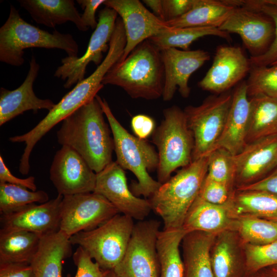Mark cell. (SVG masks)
<instances>
[{"label": "cell", "instance_id": "cell-1", "mask_svg": "<svg viewBox=\"0 0 277 277\" xmlns=\"http://www.w3.org/2000/svg\"><path fill=\"white\" fill-rule=\"evenodd\" d=\"M104 114L95 97L64 119L56 133L58 143L73 149L96 173L112 162L114 150Z\"/></svg>", "mask_w": 277, "mask_h": 277}, {"label": "cell", "instance_id": "cell-2", "mask_svg": "<svg viewBox=\"0 0 277 277\" xmlns=\"http://www.w3.org/2000/svg\"><path fill=\"white\" fill-rule=\"evenodd\" d=\"M164 69L161 50L149 39L137 46L107 72L102 84L118 86L133 98L162 96Z\"/></svg>", "mask_w": 277, "mask_h": 277}, {"label": "cell", "instance_id": "cell-3", "mask_svg": "<svg viewBox=\"0 0 277 277\" xmlns=\"http://www.w3.org/2000/svg\"><path fill=\"white\" fill-rule=\"evenodd\" d=\"M111 129L116 162L124 169L131 171L137 179L131 184V190L136 196L151 197L162 185L154 180L149 172L157 170L158 153L146 140L130 133L118 121L105 98L97 95Z\"/></svg>", "mask_w": 277, "mask_h": 277}, {"label": "cell", "instance_id": "cell-4", "mask_svg": "<svg viewBox=\"0 0 277 277\" xmlns=\"http://www.w3.org/2000/svg\"><path fill=\"white\" fill-rule=\"evenodd\" d=\"M207 166L208 156L192 161L162 184L150 197L152 210L163 221V229L182 227L188 210L199 195Z\"/></svg>", "mask_w": 277, "mask_h": 277}, {"label": "cell", "instance_id": "cell-5", "mask_svg": "<svg viewBox=\"0 0 277 277\" xmlns=\"http://www.w3.org/2000/svg\"><path fill=\"white\" fill-rule=\"evenodd\" d=\"M30 48L59 49L68 56L78 57V46L71 34L57 30L50 33L31 25L11 5L9 16L0 28V61L20 66L25 61L24 50Z\"/></svg>", "mask_w": 277, "mask_h": 277}, {"label": "cell", "instance_id": "cell-6", "mask_svg": "<svg viewBox=\"0 0 277 277\" xmlns=\"http://www.w3.org/2000/svg\"><path fill=\"white\" fill-rule=\"evenodd\" d=\"M163 115L164 119L152 134L158 150L157 177L161 184L167 181L176 169L192 162L194 145L184 110L174 105L165 109Z\"/></svg>", "mask_w": 277, "mask_h": 277}, {"label": "cell", "instance_id": "cell-7", "mask_svg": "<svg viewBox=\"0 0 277 277\" xmlns=\"http://www.w3.org/2000/svg\"><path fill=\"white\" fill-rule=\"evenodd\" d=\"M118 213L96 228L70 237L72 245L83 248L104 271L113 270L123 258L134 224Z\"/></svg>", "mask_w": 277, "mask_h": 277}, {"label": "cell", "instance_id": "cell-8", "mask_svg": "<svg viewBox=\"0 0 277 277\" xmlns=\"http://www.w3.org/2000/svg\"><path fill=\"white\" fill-rule=\"evenodd\" d=\"M232 94L210 96L197 106L184 110L194 138L192 161L208 156L215 149L224 128Z\"/></svg>", "mask_w": 277, "mask_h": 277}, {"label": "cell", "instance_id": "cell-9", "mask_svg": "<svg viewBox=\"0 0 277 277\" xmlns=\"http://www.w3.org/2000/svg\"><path fill=\"white\" fill-rule=\"evenodd\" d=\"M161 223L143 220L134 224L125 255L113 271L118 277H159L156 248Z\"/></svg>", "mask_w": 277, "mask_h": 277}, {"label": "cell", "instance_id": "cell-10", "mask_svg": "<svg viewBox=\"0 0 277 277\" xmlns=\"http://www.w3.org/2000/svg\"><path fill=\"white\" fill-rule=\"evenodd\" d=\"M124 46L116 41L111 42L104 60L88 77L76 84L39 122L41 128L49 132L77 109L89 102L104 87L102 81L109 69L121 58Z\"/></svg>", "mask_w": 277, "mask_h": 277}, {"label": "cell", "instance_id": "cell-11", "mask_svg": "<svg viewBox=\"0 0 277 277\" xmlns=\"http://www.w3.org/2000/svg\"><path fill=\"white\" fill-rule=\"evenodd\" d=\"M118 213L105 197L94 192L63 196L60 230L70 238L96 228Z\"/></svg>", "mask_w": 277, "mask_h": 277}, {"label": "cell", "instance_id": "cell-12", "mask_svg": "<svg viewBox=\"0 0 277 277\" xmlns=\"http://www.w3.org/2000/svg\"><path fill=\"white\" fill-rule=\"evenodd\" d=\"M117 14L113 9L105 7L100 11L98 24L90 38L85 53L80 57H67L62 59L54 76L65 81L66 89L70 88L85 78L87 66L93 62L97 66L102 62L103 53L108 51L114 32Z\"/></svg>", "mask_w": 277, "mask_h": 277}, {"label": "cell", "instance_id": "cell-13", "mask_svg": "<svg viewBox=\"0 0 277 277\" xmlns=\"http://www.w3.org/2000/svg\"><path fill=\"white\" fill-rule=\"evenodd\" d=\"M93 192L105 197L120 213L138 221L144 220L152 210L149 200L135 196L130 190L125 170L115 161L96 173Z\"/></svg>", "mask_w": 277, "mask_h": 277}, {"label": "cell", "instance_id": "cell-14", "mask_svg": "<svg viewBox=\"0 0 277 277\" xmlns=\"http://www.w3.org/2000/svg\"><path fill=\"white\" fill-rule=\"evenodd\" d=\"M50 179L58 194L66 196L93 192L96 173L76 151L64 145L55 154Z\"/></svg>", "mask_w": 277, "mask_h": 277}, {"label": "cell", "instance_id": "cell-15", "mask_svg": "<svg viewBox=\"0 0 277 277\" xmlns=\"http://www.w3.org/2000/svg\"><path fill=\"white\" fill-rule=\"evenodd\" d=\"M219 29L229 34H238L251 56L265 52L272 42L275 33L274 23L268 15L245 6L235 7Z\"/></svg>", "mask_w": 277, "mask_h": 277}, {"label": "cell", "instance_id": "cell-16", "mask_svg": "<svg viewBox=\"0 0 277 277\" xmlns=\"http://www.w3.org/2000/svg\"><path fill=\"white\" fill-rule=\"evenodd\" d=\"M103 4L115 10L123 23L126 43L118 61L125 60L140 44L169 27L138 0H105Z\"/></svg>", "mask_w": 277, "mask_h": 277}, {"label": "cell", "instance_id": "cell-17", "mask_svg": "<svg viewBox=\"0 0 277 277\" xmlns=\"http://www.w3.org/2000/svg\"><path fill=\"white\" fill-rule=\"evenodd\" d=\"M161 53L164 69L163 100H172L176 90L183 97H188L191 90L188 84L190 76L209 60L210 54L203 50L174 48L163 49Z\"/></svg>", "mask_w": 277, "mask_h": 277}, {"label": "cell", "instance_id": "cell-18", "mask_svg": "<svg viewBox=\"0 0 277 277\" xmlns=\"http://www.w3.org/2000/svg\"><path fill=\"white\" fill-rule=\"evenodd\" d=\"M234 160L237 188L264 179L277 167V134L247 143Z\"/></svg>", "mask_w": 277, "mask_h": 277}, {"label": "cell", "instance_id": "cell-19", "mask_svg": "<svg viewBox=\"0 0 277 277\" xmlns=\"http://www.w3.org/2000/svg\"><path fill=\"white\" fill-rule=\"evenodd\" d=\"M251 68L241 48L220 46L216 48L211 66L198 85L204 90L222 93L241 81Z\"/></svg>", "mask_w": 277, "mask_h": 277}, {"label": "cell", "instance_id": "cell-20", "mask_svg": "<svg viewBox=\"0 0 277 277\" xmlns=\"http://www.w3.org/2000/svg\"><path fill=\"white\" fill-rule=\"evenodd\" d=\"M63 197L58 194L46 203L29 204L15 211L1 214V229L24 230L41 236L58 231Z\"/></svg>", "mask_w": 277, "mask_h": 277}, {"label": "cell", "instance_id": "cell-21", "mask_svg": "<svg viewBox=\"0 0 277 277\" xmlns=\"http://www.w3.org/2000/svg\"><path fill=\"white\" fill-rule=\"evenodd\" d=\"M39 70V65L32 55L27 76L22 85L13 90L0 89V126L3 125L25 111L40 109L51 110L55 104L50 99H41L34 93L33 85Z\"/></svg>", "mask_w": 277, "mask_h": 277}, {"label": "cell", "instance_id": "cell-22", "mask_svg": "<svg viewBox=\"0 0 277 277\" xmlns=\"http://www.w3.org/2000/svg\"><path fill=\"white\" fill-rule=\"evenodd\" d=\"M250 113V102L247 84L246 82H243L232 94L225 127L215 149L223 148L233 155L243 149L247 144Z\"/></svg>", "mask_w": 277, "mask_h": 277}, {"label": "cell", "instance_id": "cell-23", "mask_svg": "<svg viewBox=\"0 0 277 277\" xmlns=\"http://www.w3.org/2000/svg\"><path fill=\"white\" fill-rule=\"evenodd\" d=\"M230 200L225 204L216 205L198 196L188 210L182 227L187 233L202 231L217 234L232 230L235 218L232 213Z\"/></svg>", "mask_w": 277, "mask_h": 277}, {"label": "cell", "instance_id": "cell-24", "mask_svg": "<svg viewBox=\"0 0 277 277\" xmlns=\"http://www.w3.org/2000/svg\"><path fill=\"white\" fill-rule=\"evenodd\" d=\"M70 238L60 230L41 236L38 249L30 263L34 277H63V261L72 254L73 245Z\"/></svg>", "mask_w": 277, "mask_h": 277}, {"label": "cell", "instance_id": "cell-25", "mask_svg": "<svg viewBox=\"0 0 277 277\" xmlns=\"http://www.w3.org/2000/svg\"><path fill=\"white\" fill-rule=\"evenodd\" d=\"M18 2L37 24L54 28L56 25L71 22L80 31H86L89 29L83 24L73 0H19Z\"/></svg>", "mask_w": 277, "mask_h": 277}, {"label": "cell", "instance_id": "cell-26", "mask_svg": "<svg viewBox=\"0 0 277 277\" xmlns=\"http://www.w3.org/2000/svg\"><path fill=\"white\" fill-rule=\"evenodd\" d=\"M216 235L202 231L186 234L182 241L184 277H214L211 250Z\"/></svg>", "mask_w": 277, "mask_h": 277}, {"label": "cell", "instance_id": "cell-27", "mask_svg": "<svg viewBox=\"0 0 277 277\" xmlns=\"http://www.w3.org/2000/svg\"><path fill=\"white\" fill-rule=\"evenodd\" d=\"M235 8L228 1L195 0L190 11L166 23L171 28L212 27L219 28Z\"/></svg>", "mask_w": 277, "mask_h": 277}, {"label": "cell", "instance_id": "cell-28", "mask_svg": "<svg viewBox=\"0 0 277 277\" xmlns=\"http://www.w3.org/2000/svg\"><path fill=\"white\" fill-rule=\"evenodd\" d=\"M42 236L20 230L0 229V263L30 264Z\"/></svg>", "mask_w": 277, "mask_h": 277}, {"label": "cell", "instance_id": "cell-29", "mask_svg": "<svg viewBox=\"0 0 277 277\" xmlns=\"http://www.w3.org/2000/svg\"><path fill=\"white\" fill-rule=\"evenodd\" d=\"M186 233L182 227L159 231L156 241L159 277H184V265L180 246Z\"/></svg>", "mask_w": 277, "mask_h": 277}, {"label": "cell", "instance_id": "cell-30", "mask_svg": "<svg viewBox=\"0 0 277 277\" xmlns=\"http://www.w3.org/2000/svg\"><path fill=\"white\" fill-rule=\"evenodd\" d=\"M231 201L235 218L252 216L267 220L277 218V195L263 191L236 190Z\"/></svg>", "mask_w": 277, "mask_h": 277}, {"label": "cell", "instance_id": "cell-31", "mask_svg": "<svg viewBox=\"0 0 277 277\" xmlns=\"http://www.w3.org/2000/svg\"><path fill=\"white\" fill-rule=\"evenodd\" d=\"M246 143L277 134V98L258 95L251 97Z\"/></svg>", "mask_w": 277, "mask_h": 277}, {"label": "cell", "instance_id": "cell-32", "mask_svg": "<svg viewBox=\"0 0 277 277\" xmlns=\"http://www.w3.org/2000/svg\"><path fill=\"white\" fill-rule=\"evenodd\" d=\"M232 230L218 233L211 250V262L214 277H236L240 261L238 239Z\"/></svg>", "mask_w": 277, "mask_h": 277}, {"label": "cell", "instance_id": "cell-33", "mask_svg": "<svg viewBox=\"0 0 277 277\" xmlns=\"http://www.w3.org/2000/svg\"><path fill=\"white\" fill-rule=\"evenodd\" d=\"M208 35L231 40L229 33L212 27H169L149 40L160 50L169 48L188 50L194 41Z\"/></svg>", "mask_w": 277, "mask_h": 277}, {"label": "cell", "instance_id": "cell-34", "mask_svg": "<svg viewBox=\"0 0 277 277\" xmlns=\"http://www.w3.org/2000/svg\"><path fill=\"white\" fill-rule=\"evenodd\" d=\"M233 229L245 244L264 245L277 240V222L265 219L252 216L235 217Z\"/></svg>", "mask_w": 277, "mask_h": 277}, {"label": "cell", "instance_id": "cell-35", "mask_svg": "<svg viewBox=\"0 0 277 277\" xmlns=\"http://www.w3.org/2000/svg\"><path fill=\"white\" fill-rule=\"evenodd\" d=\"M49 196L43 190L32 191L9 183H0V213L8 214L28 205L42 204L49 201Z\"/></svg>", "mask_w": 277, "mask_h": 277}, {"label": "cell", "instance_id": "cell-36", "mask_svg": "<svg viewBox=\"0 0 277 277\" xmlns=\"http://www.w3.org/2000/svg\"><path fill=\"white\" fill-rule=\"evenodd\" d=\"M234 155L223 148H217L208 156L207 176L232 190L235 181Z\"/></svg>", "mask_w": 277, "mask_h": 277}, {"label": "cell", "instance_id": "cell-37", "mask_svg": "<svg viewBox=\"0 0 277 277\" xmlns=\"http://www.w3.org/2000/svg\"><path fill=\"white\" fill-rule=\"evenodd\" d=\"M246 84L249 98L258 95L277 98V64L252 67Z\"/></svg>", "mask_w": 277, "mask_h": 277}, {"label": "cell", "instance_id": "cell-38", "mask_svg": "<svg viewBox=\"0 0 277 277\" xmlns=\"http://www.w3.org/2000/svg\"><path fill=\"white\" fill-rule=\"evenodd\" d=\"M243 6L263 12L268 15L275 25L274 37L270 46L263 54L250 56L251 67L268 66L277 62V6L265 3L263 0L243 1Z\"/></svg>", "mask_w": 277, "mask_h": 277}, {"label": "cell", "instance_id": "cell-39", "mask_svg": "<svg viewBox=\"0 0 277 277\" xmlns=\"http://www.w3.org/2000/svg\"><path fill=\"white\" fill-rule=\"evenodd\" d=\"M244 250L246 268L251 273L277 265V240L264 245L245 244Z\"/></svg>", "mask_w": 277, "mask_h": 277}, {"label": "cell", "instance_id": "cell-40", "mask_svg": "<svg viewBox=\"0 0 277 277\" xmlns=\"http://www.w3.org/2000/svg\"><path fill=\"white\" fill-rule=\"evenodd\" d=\"M234 192L226 185L215 181L206 176L199 196L204 201L216 205L228 203Z\"/></svg>", "mask_w": 277, "mask_h": 277}, {"label": "cell", "instance_id": "cell-41", "mask_svg": "<svg viewBox=\"0 0 277 277\" xmlns=\"http://www.w3.org/2000/svg\"><path fill=\"white\" fill-rule=\"evenodd\" d=\"M72 258L76 266L74 277H105V271L81 247H77Z\"/></svg>", "mask_w": 277, "mask_h": 277}, {"label": "cell", "instance_id": "cell-42", "mask_svg": "<svg viewBox=\"0 0 277 277\" xmlns=\"http://www.w3.org/2000/svg\"><path fill=\"white\" fill-rule=\"evenodd\" d=\"M165 22L180 17L190 11L195 0H162Z\"/></svg>", "mask_w": 277, "mask_h": 277}, {"label": "cell", "instance_id": "cell-43", "mask_svg": "<svg viewBox=\"0 0 277 277\" xmlns=\"http://www.w3.org/2000/svg\"><path fill=\"white\" fill-rule=\"evenodd\" d=\"M131 127L135 136L142 140H146L152 134L156 128L154 120L151 117L143 114L132 117Z\"/></svg>", "mask_w": 277, "mask_h": 277}, {"label": "cell", "instance_id": "cell-44", "mask_svg": "<svg viewBox=\"0 0 277 277\" xmlns=\"http://www.w3.org/2000/svg\"><path fill=\"white\" fill-rule=\"evenodd\" d=\"M0 183H9L25 187L32 191H36L35 177L30 176L20 179L13 175L6 165L3 158L0 155Z\"/></svg>", "mask_w": 277, "mask_h": 277}, {"label": "cell", "instance_id": "cell-45", "mask_svg": "<svg viewBox=\"0 0 277 277\" xmlns=\"http://www.w3.org/2000/svg\"><path fill=\"white\" fill-rule=\"evenodd\" d=\"M105 0H77V3L84 10L81 19L84 25L88 29H95L98 24L95 13L98 8L103 4Z\"/></svg>", "mask_w": 277, "mask_h": 277}, {"label": "cell", "instance_id": "cell-46", "mask_svg": "<svg viewBox=\"0 0 277 277\" xmlns=\"http://www.w3.org/2000/svg\"><path fill=\"white\" fill-rule=\"evenodd\" d=\"M0 277H34L30 264L21 263H0Z\"/></svg>", "mask_w": 277, "mask_h": 277}, {"label": "cell", "instance_id": "cell-47", "mask_svg": "<svg viewBox=\"0 0 277 277\" xmlns=\"http://www.w3.org/2000/svg\"><path fill=\"white\" fill-rule=\"evenodd\" d=\"M238 191H263L277 195V167L264 179L249 185L237 188Z\"/></svg>", "mask_w": 277, "mask_h": 277}, {"label": "cell", "instance_id": "cell-48", "mask_svg": "<svg viewBox=\"0 0 277 277\" xmlns=\"http://www.w3.org/2000/svg\"><path fill=\"white\" fill-rule=\"evenodd\" d=\"M143 2L152 10L156 16L165 22L162 0H144Z\"/></svg>", "mask_w": 277, "mask_h": 277}, {"label": "cell", "instance_id": "cell-49", "mask_svg": "<svg viewBox=\"0 0 277 277\" xmlns=\"http://www.w3.org/2000/svg\"><path fill=\"white\" fill-rule=\"evenodd\" d=\"M105 271V277H118L113 270Z\"/></svg>", "mask_w": 277, "mask_h": 277}, {"label": "cell", "instance_id": "cell-50", "mask_svg": "<svg viewBox=\"0 0 277 277\" xmlns=\"http://www.w3.org/2000/svg\"><path fill=\"white\" fill-rule=\"evenodd\" d=\"M261 277H277V271L272 270L271 273L267 274Z\"/></svg>", "mask_w": 277, "mask_h": 277}, {"label": "cell", "instance_id": "cell-51", "mask_svg": "<svg viewBox=\"0 0 277 277\" xmlns=\"http://www.w3.org/2000/svg\"><path fill=\"white\" fill-rule=\"evenodd\" d=\"M265 3L277 6V0H263Z\"/></svg>", "mask_w": 277, "mask_h": 277}, {"label": "cell", "instance_id": "cell-52", "mask_svg": "<svg viewBox=\"0 0 277 277\" xmlns=\"http://www.w3.org/2000/svg\"><path fill=\"white\" fill-rule=\"evenodd\" d=\"M270 220V221H274V222H277V218H276V219H270V220Z\"/></svg>", "mask_w": 277, "mask_h": 277}, {"label": "cell", "instance_id": "cell-53", "mask_svg": "<svg viewBox=\"0 0 277 277\" xmlns=\"http://www.w3.org/2000/svg\"><path fill=\"white\" fill-rule=\"evenodd\" d=\"M272 270L277 271V265L272 268Z\"/></svg>", "mask_w": 277, "mask_h": 277}, {"label": "cell", "instance_id": "cell-54", "mask_svg": "<svg viewBox=\"0 0 277 277\" xmlns=\"http://www.w3.org/2000/svg\"><path fill=\"white\" fill-rule=\"evenodd\" d=\"M276 64H277V62H275V63H274V64H273V65H276Z\"/></svg>", "mask_w": 277, "mask_h": 277}]
</instances>
